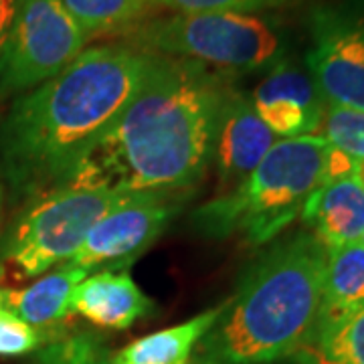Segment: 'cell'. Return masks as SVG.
Wrapping results in <instances>:
<instances>
[{
    "mask_svg": "<svg viewBox=\"0 0 364 364\" xmlns=\"http://www.w3.org/2000/svg\"><path fill=\"white\" fill-rule=\"evenodd\" d=\"M229 75L176 57L156 63L67 186L112 195H186L210 166Z\"/></svg>",
    "mask_w": 364,
    "mask_h": 364,
    "instance_id": "1",
    "label": "cell"
},
{
    "mask_svg": "<svg viewBox=\"0 0 364 364\" xmlns=\"http://www.w3.org/2000/svg\"><path fill=\"white\" fill-rule=\"evenodd\" d=\"M156 63L132 45L85 49L35 90L18 95L0 126V172L14 198L67 186Z\"/></svg>",
    "mask_w": 364,
    "mask_h": 364,
    "instance_id": "2",
    "label": "cell"
},
{
    "mask_svg": "<svg viewBox=\"0 0 364 364\" xmlns=\"http://www.w3.org/2000/svg\"><path fill=\"white\" fill-rule=\"evenodd\" d=\"M328 249L299 231L249 265L221 316L198 344V358L219 364H273L312 336L322 304Z\"/></svg>",
    "mask_w": 364,
    "mask_h": 364,
    "instance_id": "3",
    "label": "cell"
},
{
    "mask_svg": "<svg viewBox=\"0 0 364 364\" xmlns=\"http://www.w3.org/2000/svg\"><path fill=\"white\" fill-rule=\"evenodd\" d=\"M328 148L320 134L277 140L247 178L196 208L193 229L210 239L272 243L322 186Z\"/></svg>",
    "mask_w": 364,
    "mask_h": 364,
    "instance_id": "4",
    "label": "cell"
},
{
    "mask_svg": "<svg viewBox=\"0 0 364 364\" xmlns=\"http://www.w3.org/2000/svg\"><path fill=\"white\" fill-rule=\"evenodd\" d=\"M132 47L188 59L219 73H255L284 61V35L272 21L249 13L174 14L144 23Z\"/></svg>",
    "mask_w": 364,
    "mask_h": 364,
    "instance_id": "5",
    "label": "cell"
},
{
    "mask_svg": "<svg viewBox=\"0 0 364 364\" xmlns=\"http://www.w3.org/2000/svg\"><path fill=\"white\" fill-rule=\"evenodd\" d=\"M122 196L73 186L33 196L0 237V269L28 279L71 261L91 227Z\"/></svg>",
    "mask_w": 364,
    "mask_h": 364,
    "instance_id": "6",
    "label": "cell"
},
{
    "mask_svg": "<svg viewBox=\"0 0 364 364\" xmlns=\"http://www.w3.org/2000/svg\"><path fill=\"white\" fill-rule=\"evenodd\" d=\"M87 41L63 0H21L0 53V100L23 95L59 75Z\"/></svg>",
    "mask_w": 364,
    "mask_h": 364,
    "instance_id": "7",
    "label": "cell"
},
{
    "mask_svg": "<svg viewBox=\"0 0 364 364\" xmlns=\"http://www.w3.org/2000/svg\"><path fill=\"white\" fill-rule=\"evenodd\" d=\"M178 210L176 195H124L91 227L79 251L67 263L87 273L128 269L154 245Z\"/></svg>",
    "mask_w": 364,
    "mask_h": 364,
    "instance_id": "8",
    "label": "cell"
},
{
    "mask_svg": "<svg viewBox=\"0 0 364 364\" xmlns=\"http://www.w3.org/2000/svg\"><path fill=\"white\" fill-rule=\"evenodd\" d=\"M308 71L326 105L364 112V16L336 9L314 13Z\"/></svg>",
    "mask_w": 364,
    "mask_h": 364,
    "instance_id": "9",
    "label": "cell"
},
{
    "mask_svg": "<svg viewBox=\"0 0 364 364\" xmlns=\"http://www.w3.org/2000/svg\"><path fill=\"white\" fill-rule=\"evenodd\" d=\"M253 107L263 124L279 138L316 136L322 126L326 104L318 93L310 73L279 61L255 87Z\"/></svg>",
    "mask_w": 364,
    "mask_h": 364,
    "instance_id": "10",
    "label": "cell"
},
{
    "mask_svg": "<svg viewBox=\"0 0 364 364\" xmlns=\"http://www.w3.org/2000/svg\"><path fill=\"white\" fill-rule=\"evenodd\" d=\"M277 140L257 116L251 97L233 90L223 105L210 156L223 193L247 178Z\"/></svg>",
    "mask_w": 364,
    "mask_h": 364,
    "instance_id": "11",
    "label": "cell"
},
{
    "mask_svg": "<svg viewBox=\"0 0 364 364\" xmlns=\"http://www.w3.org/2000/svg\"><path fill=\"white\" fill-rule=\"evenodd\" d=\"M154 310V301L128 269H100L79 282L71 296V314L102 330H128Z\"/></svg>",
    "mask_w": 364,
    "mask_h": 364,
    "instance_id": "12",
    "label": "cell"
},
{
    "mask_svg": "<svg viewBox=\"0 0 364 364\" xmlns=\"http://www.w3.org/2000/svg\"><path fill=\"white\" fill-rule=\"evenodd\" d=\"M326 249L360 241L364 231V181L348 176L322 184L301 210Z\"/></svg>",
    "mask_w": 364,
    "mask_h": 364,
    "instance_id": "13",
    "label": "cell"
},
{
    "mask_svg": "<svg viewBox=\"0 0 364 364\" xmlns=\"http://www.w3.org/2000/svg\"><path fill=\"white\" fill-rule=\"evenodd\" d=\"M90 273L71 263L41 275L23 289H2V310H9L35 328H51L71 314V296Z\"/></svg>",
    "mask_w": 364,
    "mask_h": 364,
    "instance_id": "14",
    "label": "cell"
},
{
    "mask_svg": "<svg viewBox=\"0 0 364 364\" xmlns=\"http://www.w3.org/2000/svg\"><path fill=\"white\" fill-rule=\"evenodd\" d=\"M223 304L191 320L152 332L114 352V364H188L200 340L221 316Z\"/></svg>",
    "mask_w": 364,
    "mask_h": 364,
    "instance_id": "15",
    "label": "cell"
},
{
    "mask_svg": "<svg viewBox=\"0 0 364 364\" xmlns=\"http://www.w3.org/2000/svg\"><path fill=\"white\" fill-rule=\"evenodd\" d=\"M364 310V245L360 241L328 249L318 326Z\"/></svg>",
    "mask_w": 364,
    "mask_h": 364,
    "instance_id": "16",
    "label": "cell"
},
{
    "mask_svg": "<svg viewBox=\"0 0 364 364\" xmlns=\"http://www.w3.org/2000/svg\"><path fill=\"white\" fill-rule=\"evenodd\" d=\"M291 358L298 364H364V310L314 328Z\"/></svg>",
    "mask_w": 364,
    "mask_h": 364,
    "instance_id": "17",
    "label": "cell"
},
{
    "mask_svg": "<svg viewBox=\"0 0 364 364\" xmlns=\"http://www.w3.org/2000/svg\"><path fill=\"white\" fill-rule=\"evenodd\" d=\"M63 4L91 39L134 25L146 13L150 0H63Z\"/></svg>",
    "mask_w": 364,
    "mask_h": 364,
    "instance_id": "18",
    "label": "cell"
},
{
    "mask_svg": "<svg viewBox=\"0 0 364 364\" xmlns=\"http://www.w3.org/2000/svg\"><path fill=\"white\" fill-rule=\"evenodd\" d=\"M28 364H114V352L95 332H77L43 344Z\"/></svg>",
    "mask_w": 364,
    "mask_h": 364,
    "instance_id": "19",
    "label": "cell"
},
{
    "mask_svg": "<svg viewBox=\"0 0 364 364\" xmlns=\"http://www.w3.org/2000/svg\"><path fill=\"white\" fill-rule=\"evenodd\" d=\"M320 130L324 132L322 138L332 148L364 164V112L326 105Z\"/></svg>",
    "mask_w": 364,
    "mask_h": 364,
    "instance_id": "20",
    "label": "cell"
},
{
    "mask_svg": "<svg viewBox=\"0 0 364 364\" xmlns=\"http://www.w3.org/2000/svg\"><path fill=\"white\" fill-rule=\"evenodd\" d=\"M39 328L26 324L9 310H0V356H25L45 344Z\"/></svg>",
    "mask_w": 364,
    "mask_h": 364,
    "instance_id": "21",
    "label": "cell"
},
{
    "mask_svg": "<svg viewBox=\"0 0 364 364\" xmlns=\"http://www.w3.org/2000/svg\"><path fill=\"white\" fill-rule=\"evenodd\" d=\"M176 14L196 13H257L263 9L279 6L286 0H156Z\"/></svg>",
    "mask_w": 364,
    "mask_h": 364,
    "instance_id": "22",
    "label": "cell"
},
{
    "mask_svg": "<svg viewBox=\"0 0 364 364\" xmlns=\"http://www.w3.org/2000/svg\"><path fill=\"white\" fill-rule=\"evenodd\" d=\"M21 0H0V53L4 49V43L9 39L11 26L14 23V16L18 11Z\"/></svg>",
    "mask_w": 364,
    "mask_h": 364,
    "instance_id": "23",
    "label": "cell"
},
{
    "mask_svg": "<svg viewBox=\"0 0 364 364\" xmlns=\"http://www.w3.org/2000/svg\"><path fill=\"white\" fill-rule=\"evenodd\" d=\"M4 198H6V186L0 178V225H2V213H4Z\"/></svg>",
    "mask_w": 364,
    "mask_h": 364,
    "instance_id": "24",
    "label": "cell"
},
{
    "mask_svg": "<svg viewBox=\"0 0 364 364\" xmlns=\"http://www.w3.org/2000/svg\"><path fill=\"white\" fill-rule=\"evenodd\" d=\"M188 364H219V363H213V360H207V358H198V356H196L195 360H191Z\"/></svg>",
    "mask_w": 364,
    "mask_h": 364,
    "instance_id": "25",
    "label": "cell"
},
{
    "mask_svg": "<svg viewBox=\"0 0 364 364\" xmlns=\"http://www.w3.org/2000/svg\"><path fill=\"white\" fill-rule=\"evenodd\" d=\"M0 310H2V289H0Z\"/></svg>",
    "mask_w": 364,
    "mask_h": 364,
    "instance_id": "26",
    "label": "cell"
},
{
    "mask_svg": "<svg viewBox=\"0 0 364 364\" xmlns=\"http://www.w3.org/2000/svg\"><path fill=\"white\" fill-rule=\"evenodd\" d=\"M360 243H363V245H364V231H363V237H360Z\"/></svg>",
    "mask_w": 364,
    "mask_h": 364,
    "instance_id": "27",
    "label": "cell"
},
{
    "mask_svg": "<svg viewBox=\"0 0 364 364\" xmlns=\"http://www.w3.org/2000/svg\"><path fill=\"white\" fill-rule=\"evenodd\" d=\"M360 178H363V181H364V164H363V174H360Z\"/></svg>",
    "mask_w": 364,
    "mask_h": 364,
    "instance_id": "28",
    "label": "cell"
}]
</instances>
